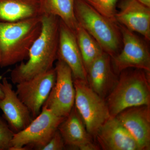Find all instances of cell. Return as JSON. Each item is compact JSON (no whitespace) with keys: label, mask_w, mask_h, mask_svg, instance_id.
Here are the masks:
<instances>
[{"label":"cell","mask_w":150,"mask_h":150,"mask_svg":"<svg viewBox=\"0 0 150 150\" xmlns=\"http://www.w3.org/2000/svg\"><path fill=\"white\" fill-rule=\"evenodd\" d=\"M75 33L87 72L92 63L104 51L95 39L79 24Z\"/></svg>","instance_id":"cell-19"},{"label":"cell","mask_w":150,"mask_h":150,"mask_svg":"<svg viewBox=\"0 0 150 150\" xmlns=\"http://www.w3.org/2000/svg\"><path fill=\"white\" fill-rule=\"evenodd\" d=\"M150 73L131 68L118 75L117 82L105 98L111 117L129 108L150 105Z\"/></svg>","instance_id":"cell-3"},{"label":"cell","mask_w":150,"mask_h":150,"mask_svg":"<svg viewBox=\"0 0 150 150\" xmlns=\"http://www.w3.org/2000/svg\"><path fill=\"white\" fill-rule=\"evenodd\" d=\"M84 1L98 13L113 21L116 22L115 16L117 12L116 7L118 0Z\"/></svg>","instance_id":"cell-20"},{"label":"cell","mask_w":150,"mask_h":150,"mask_svg":"<svg viewBox=\"0 0 150 150\" xmlns=\"http://www.w3.org/2000/svg\"><path fill=\"white\" fill-rule=\"evenodd\" d=\"M74 9L78 24L93 37L111 58L122 47L121 34L116 22L94 9L84 0H75Z\"/></svg>","instance_id":"cell-4"},{"label":"cell","mask_w":150,"mask_h":150,"mask_svg":"<svg viewBox=\"0 0 150 150\" xmlns=\"http://www.w3.org/2000/svg\"><path fill=\"white\" fill-rule=\"evenodd\" d=\"M3 76H2L0 75V82L1 81L2 79ZM4 93L2 90L1 88V86H0V100L2 99L3 97H4Z\"/></svg>","instance_id":"cell-24"},{"label":"cell","mask_w":150,"mask_h":150,"mask_svg":"<svg viewBox=\"0 0 150 150\" xmlns=\"http://www.w3.org/2000/svg\"><path fill=\"white\" fill-rule=\"evenodd\" d=\"M57 59L69 67L74 79L87 81V72L77 41L75 31L60 19Z\"/></svg>","instance_id":"cell-12"},{"label":"cell","mask_w":150,"mask_h":150,"mask_svg":"<svg viewBox=\"0 0 150 150\" xmlns=\"http://www.w3.org/2000/svg\"><path fill=\"white\" fill-rule=\"evenodd\" d=\"M56 79L42 107L60 117H67L74 105L75 90L72 73L67 64L57 59L55 67Z\"/></svg>","instance_id":"cell-8"},{"label":"cell","mask_w":150,"mask_h":150,"mask_svg":"<svg viewBox=\"0 0 150 150\" xmlns=\"http://www.w3.org/2000/svg\"><path fill=\"white\" fill-rule=\"evenodd\" d=\"M41 29V16L13 22L0 21L1 67L27 59L30 46Z\"/></svg>","instance_id":"cell-2"},{"label":"cell","mask_w":150,"mask_h":150,"mask_svg":"<svg viewBox=\"0 0 150 150\" xmlns=\"http://www.w3.org/2000/svg\"><path fill=\"white\" fill-rule=\"evenodd\" d=\"M1 54H0V67H1Z\"/></svg>","instance_id":"cell-25"},{"label":"cell","mask_w":150,"mask_h":150,"mask_svg":"<svg viewBox=\"0 0 150 150\" xmlns=\"http://www.w3.org/2000/svg\"><path fill=\"white\" fill-rule=\"evenodd\" d=\"M74 83L75 107L88 132L95 138L100 126L111 117L107 103L90 87L86 81L74 79Z\"/></svg>","instance_id":"cell-6"},{"label":"cell","mask_w":150,"mask_h":150,"mask_svg":"<svg viewBox=\"0 0 150 150\" xmlns=\"http://www.w3.org/2000/svg\"><path fill=\"white\" fill-rule=\"evenodd\" d=\"M115 117L137 142L140 150L150 149V105L129 108Z\"/></svg>","instance_id":"cell-13"},{"label":"cell","mask_w":150,"mask_h":150,"mask_svg":"<svg viewBox=\"0 0 150 150\" xmlns=\"http://www.w3.org/2000/svg\"><path fill=\"white\" fill-rule=\"evenodd\" d=\"M118 77L112 68L111 56L105 52L92 63L87 71L88 86L105 99L114 88Z\"/></svg>","instance_id":"cell-16"},{"label":"cell","mask_w":150,"mask_h":150,"mask_svg":"<svg viewBox=\"0 0 150 150\" xmlns=\"http://www.w3.org/2000/svg\"><path fill=\"white\" fill-rule=\"evenodd\" d=\"M56 79L55 68L16 84V93L29 110L33 118L39 115Z\"/></svg>","instance_id":"cell-9"},{"label":"cell","mask_w":150,"mask_h":150,"mask_svg":"<svg viewBox=\"0 0 150 150\" xmlns=\"http://www.w3.org/2000/svg\"><path fill=\"white\" fill-rule=\"evenodd\" d=\"M75 0H40L42 15H52L59 18L67 26L75 31L78 23L75 17Z\"/></svg>","instance_id":"cell-18"},{"label":"cell","mask_w":150,"mask_h":150,"mask_svg":"<svg viewBox=\"0 0 150 150\" xmlns=\"http://www.w3.org/2000/svg\"><path fill=\"white\" fill-rule=\"evenodd\" d=\"M137 1L144 5L150 8V0H137Z\"/></svg>","instance_id":"cell-23"},{"label":"cell","mask_w":150,"mask_h":150,"mask_svg":"<svg viewBox=\"0 0 150 150\" xmlns=\"http://www.w3.org/2000/svg\"><path fill=\"white\" fill-rule=\"evenodd\" d=\"M58 130L66 147L80 150H98L100 149L94 142L93 137L88 132L75 105L60 124Z\"/></svg>","instance_id":"cell-15"},{"label":"cell","mask_w":150,"mask_h":150,"mask_svg":"<svg viewBox=\"0 0 150 150\" xmlns=\"http://www.w3.org/2000/svg\"><path fill=\"white\" fill-rule=\"evenodd\" d=\"M42 29L30 46L27 62H21L11 73L13 83L16 84L53 69L57 59L60 19L42 15Z\"/></svg>","instance_id":"cell-1"},{"label":"cell","mask_w":150,"mask_h":150,"mask_svg":"<svg viewBox=\"0 0 150 150\" xmlns=\"http://www.w3.org/2000/svg\"><path fill=\"white\" fill-rule=\"evenodd\" d=\"M41 16L40 0H0V21L13 22Z\"/></svg>","instance_id":"cell-17"},{"label":"cell","mask_w":150,"mask_h":150,"mask_svg":"<svg viewBox=\"0 0 150 150\" xmlns=\"http://www.w3.org/2000/svg\"><path fill=\"white\" fill-rule=\"evenodd\" d=\"M64 117L42 107L39 115L25 129L15 133L9 150H40L51 139Z\"/></svg>","instance_id":"cell-5"},{"label":"cell","mask_w":150,"mask_h":150,"mask_svg":"<svg viewBox=\"0 0 150 150\" xmlns=\"http://www.w3.org/2000/svg\"><path fill=\"white\" fill-rule=\"evenodd\" d=\"M95 139L103 150H140L137 142L116 117L100 126Z\"/></svg>","instance_id":"cell-14"},{"label":"cell","mask_w":150,"mask_h":150,"mask_svg":"<svg viewBox=\"0 0 150 150\" xmlns=\"http://www.w3.org/2000/svg\"><path fill=\"white\" fill-rule=\"evenodd\" d=\"M0 86L4 94L0 100V109L10 128L15 133H18L27 127L33 118L6 78H2Z\"/></svg>","instance_id":"cell-10"},{"label":"cell","mask_w":150,"mask_h":150,"mask_svg":"<svg viewBox=\"0 0 150 150\" xmlns=\"http://www.w3.org/2000/svg\"><path fill=\"white\" fill-rule=\"evenodd\" d=\"M66 148L62 135L59 130H57L48 143L40 150H62Z\"/></svg>","instance_id":"cell-22"},{"label":"cell","mask_w":150,"mask_h":150,"mask_svg":"<svg viewBox=\"0 0 150 150\" xmlns=\"http://www.w3.org/2000/svg\"><path fill=\"white\" fill-rule=\"evenodd\" d=\"M118 25L122 47L118 54L111 58L114 72L118 76L124 70L134 68L150 73V53L147 41L123 25Z\"/></svg>","instance_id":"cell-7"},{"label":"cell","mask_w":150,"mask_h":150,"mask_svg":"<svg viewBox=\"0 0 150 150\" xmlns=\"http://www.w3.org/2000/svg\"><path fill=\"white\" fill-rule=\"evenodd\" d=\"M15 133L0 117V150H9Z\"/></svg>","instance_id":"cell-21"},{"label":"cell","mask_w":150,"mask_h":150,"mask_svg":"<svg viewBox=\"0 0 150 150\" xmlns=\"http://www.w3.org/2000/svg\"><path fill=\"white\" fill-rule=\"evenodd\" d=\"M115 16L117 23L139 33L147 42L150 40V8L137 0H122Z\"/></svg>","instance_id":"cell-11"}]
</instances>
